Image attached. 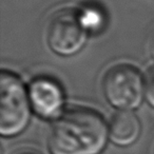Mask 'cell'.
Segmentation results:
<instances>
[{
    "instance_id": "ba28073f",
    "label": "cell",
    "mask_w": 154,
    "mask_h": 154,
    "mask_svg": "<svg viewBox=\"0 0 154 154\" xmlns=\"http://www.w3.org/2000/svg\"><path fill=\"white\" fill-rule=\"evenodd\" d=\"M146 99L150 106L154 108V68H152L146 76Z\"/></svg>"
},
{
    "instance_id": "5b68a950",
    "label": "cell",
    "mask_w": 154,
    "mask_h": 154,
    "mask_svg": "<svg viewBox=\"0 0 154 154\" xmlns=\"http://www.w3.org/2000/svg\"><path fill=\"white\" fill-rule=\"evenodd\" d=\"M32 109L45 119H57L63 113L64 92L55 79L48 76L36 77L28 88Z\"/></svg>"
},
{
    "instance_id": "8992f818",
    "label": "cell",
    "mask_w": 154,
    "mask_h": 154,
    "mask_svg": "<svg viewBox=\"0 0 154 154\" xmlns=\"http://www.w3.org/2000/svg\"><path fill=\"white\" fill-rule=\"evenodd\" d=\"M140 132V122L132 111H118L110 120L109 138L116 146L133 145L138 139Z\"/></svg>"
},
{
    "instance_id": "52a82bcc",
    "label": "cell",
    "mask_w": 154,
    "mask_h": 154,
    "mask_svg": "<svg viewBox=\"0 0 154 154\" xmlns=\"http://www.w3.org/2000/svg\"><path fill=\"white\" fill-rule=\"evenodd\" d=\"M79 21L88 33H98L106 26V12L97 5H86L78 10Z\"/></svg>"
},
{
    "instance_id": "277c9868",
    "label": "cell",
    "mask_w": 154,
    "mask_h": 154,
    "mask_svg": "<svg viewBox=\"0 0 154 154\" xmlns=\"http://www.w3.org/2000/svg\"><path fill=\"white\" fill-rule=\"evenodd\" d=\"M88 34L82 26L78 12L66 9L52 17L48 29V43L54 53L60 56H73L84 49Z\"/></svg>"
},
{
    "instance_id": "7a4b0ae2",
    "label": "cell",
    "mask_w": 154,
    "mask_h": 154,
    "mask_svg": "<svg viewBox=\"0 0 154 154\" xmlns=\"http://www.w3.org/2000/svg\"><path fill=\"white\" fill-rule=\"evenodd\" d=\"M29 90L13 72L0 74V134L13 137L23 132L32 115Z\"/></svg>"
},
{
    "instance_id": "3957f363",
    "label": "cell",
    "mask_w": 154,
    "mask_h": 154,
    "mask_svg": "<svg viewBox=\"0 0 154 154\" xmlns=\"http://www.w3.org/2000/svg\"><path fill=\"white\" fill-rule=\"evenodd\" d=\"M103 92L112 107L119 111H133L146 98V78L131 64H116L103 76Z\"/></svg>"
},
{
    "instance_id": "30bf717a",
    "label": "cell",
    "mask_w": 154,
    "mask_h": 154,
    "mask_svg": "<svg viewBox=\"0 0 154 154\" xmlns=\"http://www.w3.org/2000/svg\"><path fill=\"white\" fill-rule=\"evenodd\" d=\"M19 154H36V153H34V152H22V153Z\"/></svg>"
},
{
    "instance_id": "6da1fadb",
    "label": "cell",
    "mask_w": 154,
    "mask_h": 154,
    "mask_svg": "<svg viewBox=\"0 0 154 154\" xmlns=\"http://www.w3.org/2000/svg\"><path fill=\"white\" fill-rule=\"evenodd\" d=\"M108 139L109 127L98 112L74 107L54 122L49 149L52 154H100Z\"/></svg>"
},
{
    "instance_id": "9c48e42d",
    "label": "cell",
    "mask_w": 154,
    "mask_h": 154,
    "mask_svg": "<svg viewBox=\"0 0 154 154\" xmlns=\"http://www.w3.org/2000/svg\"><path fill=\"white\" fill-rule=\"evenodd\" d=\"M149 51H150V55H151L152 59L154 60V34H153V36H152L151 40H150Z\"/></svg>"
}]
</instances>
